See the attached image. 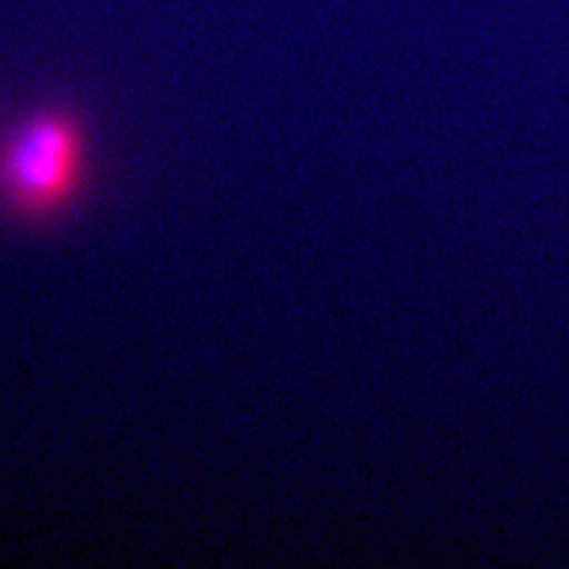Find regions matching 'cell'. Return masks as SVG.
I'll list each match as a JSON object with an SVG mask.
<instances>
[{"mask_svg":"<svg viewBox=\"0 0 569 569\" xmlns=\"http://www.w3.org/2000/svg\"><path fill=\"white\" fill-rule=\"evenodd\" d=\"M88 178L81 117L41 104L0 129V207L20 221H50L77 202Z\"/></svg>","mask_w":569,"mask_h":569,"instance_id":"cell-1","label":"cell"}]
</instances>
